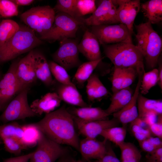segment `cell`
Listing matches in <instances>:
<instances>
[{
  "mask_svg": "<svg viewBox=\"0 0 162 162\" xmlns=\"http://www.w3.org/2000/svg\"><path fill=\"white\" fill-rule=\"evenodd\" d=\"M46 136L56 142L79 151V143L73 116L63 106L34 123Z\"/></svg>",
  "mask_w": 162,
  "mask_h": 162,
  "instance_id": "cell-1",
  "label": "cell"
},
{
  "mask_svg": "<svg viewBox=\"0 0 162 162\" xmlns=\"http://www.w3.org/2000/svg\"><path fill=\"white\" fill-rule=\"evenodd\" d=\"M135 28L137 32L135 34L136 46L148 67L155 68L162 52V38L148 21L135 25Z\"/></svg>",
  "mask_w": 162,
  "mask_h": 162,
  "instance_id": "cell-2",
  "label": "cell"
},
{
  "mask_svg": "<svg viewBox=\"0 0 162 162\" xmlns=\"http://www.w3.org/2000/svg\"><path fill=\"white\" fill-rule=\"evenodd\" d=\"M34 32L26 25L20 27L8 43L0 51V64L14 59L19 56L33 50L42 44Z\"/></svg>",
  "mask_w": 162,
  "mask_h": 162,
  "instance_id": "cell-3",
  "label": "cell"
},
{
  "mask_svg": "<svg viewBox=\"0 0 162 162\" xmlns=\"http://www.w3.org/2000/svg\"><path fill=\"white\" fill-rule=\"evenodd\" d=\"M104 53L115 68L144 67V58L136 45L120 43L102 45ZM137 71V70H136Z\"/></svg>",
  "mask_w": 162,
  "mask_h": 162,
  "instance_id": "cell-4",
  "label": "cell"
},
{
  "mask_svg": "<svg viewBox=\"0 0 162 162\" xmlns=\"http://www.w3.org/2000/svg\"><path fill=\"white\" fill-rule=\"evenodd\" d=\"M82 23L69 15L62 12L56 13L54 21L50 29L40 36L41 40L50 42H59L69 38H74Z\"/></svg>",
  "mask_w": 162,
  "mask_h": 162,
  "instance_id": "cell-5",
  "label": "cell"
},
{
  "mask_svg": "<svg viewBox=\"0 0 162 162\" xmlns=\"http://www.w3.org/2000/svg\"><path fill=\"white\" fill-rule=\"evenodd\" d=\"M56 14L53 8L49 5L38 6L22 13L20 18L26 25L40 36L50 29Z\"/></svg>",
  "mask_w": 162,
  "mask_h": 162,
  "instance_id": "cell-6",
  "label": "cell"
},
{
  "mask_svg": "<svg viewBox=\"0 0 162 162\" xmlns=\"http://www.w3.org/2000/svg\"><path fill=\"white\" fill-rule=\"evenodd\" d=\"M91 32L101 45L132 43V35L127 26L119 23L92 26Z\"/></svg>",
  "mask_w": 162,
  "mask_h": 162,
  "instance_id": "cell-7",
  "label": "cell"
},
{
  "mask_svg": "<svg viewBox=\"0 0 162 162\" xmlns=\"http://www.w3.org/2000/svg\"><path fill=\"white\" fill-rule=\"evenodd\" d=\"M28 88L21 91L10 102L0 116V121L6 123L38 116L29 104Z\"/></svg>",
  "mask_w": 162,
  "mask_h": 162,
  "instance_id": "cell-8",
  "label": "cell"
},
{
  "mask_svg": "<svg viewBox=\"0 0 162 162\" xmlns=\"http://www.w3.org/2000/svg\"><path fill=\"white\" fill-rule=\"evenodd\" d=\"M78 43L74 38L60 41L59 47L52 54L53 61L67 71L79 66L82 63L79 57Z\"/></svg>",
  "mask_w": 162,
  "mask_h": 162,
  "instance_id": "cell-9",
  "label": "cell"
},
{
  "mask_svg": "<svg viewBox=\"0 0 162 162\" xmlns=\"http://www.w3.org/2000/svg\"><path fill=\"white\" fill-rule=\"evenodd\" d=\"M29 162H56L68 153L66 148L46 136L42 133Z\"/></svg>",
  "mask_w": 162,
  "mask_h": 162,
  "instance_id": "cell-10",
  "label": "cell"
},
{
  "mask_svg": "<svg viewBox=\"0 0 162 162\" xmlns=\"http://www.w3.org/2000/svg\"><path fill=\"white\" fill-rule=\"evenodd\" d=\"M117 8L111 0L100 1L95 10L87 18H83V25L94 26L120 23L117 14Z\"/></svg>",
  "mask_w": 162,
  "mask_h": 162,
  "instance_id": "cell-11",
  "label": "cell"
},
{
  "mask_svg": "<svg viewBox=\"0 0 162 162\" xmlns=\"http://www.w3.org/2000/svg\"><path fill=\"white\" fill-rule=\"evenodd\" d=\"M73 116L76 127L80 134L86 137L95 139L106 129L118 126L120 123L116 118L111 119L84 122Z\"/></svg>",
  "mask_w": 162,
  "mask_h": 162,
  "instance_id": "cell-12",
  "label": "cell"
},
{
  "mask_svg": "<svg viewBox=\"0 0 162 162\" xmlns=\"http://www.w3.org/2000/svg\"><path fill=\"white\" fill-rule=\"evenodd\" d=\"M118 7L117 9V16L120 23L126 26L133 34V24L135 18L140 9L139 0H112Z\"/></svg>",
  "mask_w": 162,
  "mask_h": 162,
  "instance_id": "cell-13",
  "label": "cell"
},
{
  "mask_svg": "<svg viewBox=\"0 0 162 162\" xmlns=\"http://www.w3.org/2000/svg\"><path fill=\"white\" fill-rule=\"evenodd\" d=\"M34 51L29 52L20 59L16 71L18 82L23 89L28 88L37 79L34 66Z\"/></svg>",
  "mask_w": 162,
  "mask_h": 162,
  "instance_id": "cell-14",
  "label": "cell"
},
{
  "mask_svg": "<svg viewBox=\"0 0 162 162\" xmlns=\"http://www.w3.org/2000/svg\"><path fill=\"white\" fill-rule=\"evenodd\" d=\"M107 142L105 139L99 141L95 139L87 137L82 140L79 143V151L83 160L88 161L101 158L106 152Z\"/></svg>",
  "mask_w": 162,
  "mask_h": 162,
  "instance_id": "cell-15",
  "label": "cell"
},
{
  "mask_svg": "<svg viewBox=\"0 0 162 162\" xmlns=\"http://www.w3.org/2000/svg\"><path fill=\"white\" fill-rule=\"evenodd\" d=\"M99 42L96 37L91 32L86 30L80 42L78 49L88 61L97 60L101 58Z\"/></svg>",
  "mask_w": 162,
  "mask_h": 162,
  "instance_id": "cell-16",
  "label": "cell"
},
{
  "mask_svg": "<svg viewBox=\"0 0 162 162\" xmlns=\"http://www.w3.org/2000/svg\"><path fill=\"white\" fill-rule=\"evenodd\" d=\"M140 85L141 83L137 82L129 102L121 110L112 114L113 118L116 119L122 126H127L138 116L137 100L140 93Z\"/></svg>",
  "mask_w": 162,
  "mask_h": 162,
  "instance_id": "cell-17",
  "label": "cell"
},
{
  "mask_svg": "<svg viewBox=\"0 0 162 162\" xmlns=\"http://www.w3.org/2000/svg\"><path fill=\"white\" fill-rule=\"evenodd\" d=\"M62 100L55 92H49L40 99L34 100L30 105L32 110L38 115L48 114L60 106Z\"/></svg>",
  "mask_w": 162,
  "mask_h": 162,
  "instance_id": "cell-18",
  "label": "cell"
},
{
  "mask_svg": "<svg viewBox=\"0 0 162 162\" xmlns=\"http://www.w3.org/2000/svg\"><path fill=\"white\" fill-rule=\"evenodd\" d=\"M56 90L55 92L62 101L68 104L79 107L90 106L84 101L74 84H63L59 83Z\"/></svg>",
  "mask_w": 162,
  "mask_h": 162,
  "instance_id": "cell-19",
  "label": "cell"
},
{
  "mask_svg": "<svg viewBox=\"0 0 162 162\" xmlns=\"http://www.w3.org/2000/svg\"><path fill=\"white\" fill-rule=\"evenodd\" d=\"M67 110L71 115L84 122L106 120L109 116L104 110L99 107H69Z\"/></svg>",
  "mask_w": 162,
  "mask_h": 162,
  "instance_id": "cell-20",
  "label": "cell"
},
{
  "mask_svg": "<svg viewBox=\"0 0 162 162\" xmlns=\"http://www.w3.org/2000/svg\"><path fill=\"white\" fill-rule=\"evenodd\" d=\"M34 66L37 79L47 86H52L54 82L48 62L41 52L34 51Z\"/></svg>",
  "mask_w": 162,
  "mask_h": 162,
  "instance_id": "cell-21",
  "label": "cell"
},
{
  "mask_svg": "<svg viewBox=\"0 0 162 162\" xmlns=\"http://www.w3.org/2000/svg\"><path fill=\"white\" fill-rule=\"evenodd\" d=\"M138 116L142 118L149 115H162L161 100L152 99L143 96L140 93L137 100Z\"/></svg>",
  "mask_w": 162,
  "mask_h": 162,
  "instance_id": "cell-22",
  "label": "cell"
},
{
  "mask_svg": "<svg viewBox=\"0 0 162 162\" xmlns=\"http://www.w3.org/2000/svg\"><path fill=\"white\" fill-rule=\"evenodd\" d=\"M133 93V90L130 87L113 93L110 104L105 110L106 113L109 116L121 110L129 102Z\"/></svg>",
  "mask_w": 162,
  "mask_h": 162,
  "instance_id": "cell-23",
  "label": "cell"
},
{
  "mask_svg": "<svg viewBox=\"0 0 162 162\" xmlns=\"http://www.w3.org/2000/svg\"><path fill=\"white\" fill-rule=\"evenodd\" d=\"M140 9L144 16L151 24L162 20V0H150L141 4Z\"/></svg>",
  "mask_w": 162,
  "mask_h": 162,
  "instance_id": "cell-24",
  "label": "cell"
},
{
  "mask_svg": "<svg viewBox=\"0 0 162 162\" xmlns=\"http://www.w3.org/2000/svg\"><path fill=\"white\" fill-rule=\"evenodd\" d=\"M23 133L20 141L26 148L37 145L42 132L34 123L22 126Z\"/></svg>",
  "mask_w": 162,
  "mask_h": 162,
  "instance_id": "cell-25",
  "label": "cell"
},
{
  "mask_svg": "<svg viewBox=\"0 0 162 162\" xmlns=\"http://www.w3.org/2000/svg\"><path fill=\"white\" fill-rule=\"evenodd\" d=\"M20 25L14 20L4 19L0 23V51L18 30Z\"/></svg>",
  "mask_w": 162,
  "mask_h": 162,
  "instance_id": "cell-26",
  "label": "cell"
},
{
  "mask_svg": "<svg viewBox=\"0 0 162 162\" xmlns=\"http://www.w3.org/2000/svg\"><path fill=\"white\" fill-rule=\"evenodd\" d=\"M118 146L121 152V162H140L141 152L133 143L124 142Z\"/></svg>",
  "mask_w": 162,
  "mask_h": 162,
  "instance_id": "cell-27",
  "label": "cell"
},
{
  "mask_svg": "<svg viewBox=\"0 0 162 162\" xmlns=\"http://www.w3.org/2000/svg\"><path fill=\"white\" fill-rule=\"evenodd\" d=\"M104 58L96 61H88L82 63L78 67L75 74L74 78L77 82L80 85H83L89 79L94 70Z\"/></svg>",
  "mask_w": 162,
  "mask_h": 162,
  "instance_id": "cell-28",
  "label": "cell"
},
{
  "mask_svg": "<svg viewBox=\"0 0 162 162\" xmlns=\"http://www.w3.org/2000/svg\"><path fill=\"white\" fill-rule=\"evenodd\" d=\"M77 0H58L53 9L56 14H66L82 23V17L79 14L76 7Z\"/></svg>",
  "mask_w": 162,
  "mask_h": 162,
  "instance_id": "cell-29",
  "label": "cell"
},
{
  "mask_svg": "<svg viewBox=\"0 0 162 162\" xmlns=\"http://www.w3.org/2000/svg\"><path fill=\"white\" fill-rule=\"evenodd\" d=\"M127 126L114 127L104 130L100 135L104 139L111 141L118 146L124 142Z\"/></svg>",
  "mask_w": 162,
  "mask_h": 162,
  "instance_id": "cell-30",
  "label": "cell"
},
{
  "mask_svg": "<svg viewBox=\"0 0 162 162\" xmlns=\"http://www.w3.org/2000/svg\"><path fill=\"white\" fill-rule=\"evenodd\" d=\"M23 133L22 126L16 122H12L0 126V138L12 137L20 140Z\"/></svg>",
  "mask_w": 162,
  "mask_h": 162,
  "instance_id": "cell-31",
  "label": "cell"
},
{
  "mask_svg": "<svg viewBox=\"0 0 162 162\" xmlns=\"http://www.w3.org/2000/svg\"><path fill=\"white\" fill-rule=\"evenodd\" d=\"M158 69L154 68L151 71L145 72L142 79L140 88V92L142 94H147L149 90L158 83Z\"/></svg>",
  "mask_w": 162,
  "mask_h": 162,
  "instance_id": "cell-32",
  "label": "cell"
},
{
  "mask_svg": "<svg viewBox=\"0 0 162 162\" xmlns=\"http://www.w3.org/2000/svg\"><path fill=\"white\" fill-rule=\"evenodd\" d=\"M48 63L52 75L58 83L63 84H74L67 71L64 68L53 61L48 62Z\"/></svg>",
  "mask_w": 162,
  "mask_h": 162,
  "instance_id": "cell-33",
  "label": "cell"
},
{
  "mask_svg": "<svg viewBox=\"0 0 162 162\" xmlns=\"http://www.w3.org/2000/svg\"><path fill=\"white\" fill-rule=\"evenodd\" d=\"M18 6L12 0H0V15L9 17L18 15Z\"/></svg>",
  "mask_w": 162,
  "mask_h": 162,
  "instance_id": "cell-34",
  "label": "cell"
},
{
  "mask_svg": "<svg viewBox=\"0 0 162 162\" xmlns=\"http://www.w3.org/2000/svg\"><path fill=\"white\" fill-rule=\"evenodd\" d=\"M6 151L15 155H20L22 151L26 149L20 141L12 137H6L2 139Z\"/></svg>",
  "mask_w": 162,
  "mask_h": 162,
  "instance_id": "cell-35",
  "label": "cell"
},
{
  "mask_svg": "<svg viewBox=\"0 0 162 162\" xmlns=\"http://www.w3.org/2000/svg\"><path fill=\"white\" fill-rule=\"evenodd\" d=\"M139 144L142 150L147 153H150L162 147V139L152 136L139 142Z\"/></svg>",
  "mask_w": 162,
  "mask_h": 162,
  "instance_id": "cell-36",
  "label": "cell"
},
{
  "mask_svg": "<svg viewBox=\"0 0 162 162\" xmlns=\"http://www.w3.org/2000/svg\"><path fill=\"white\" fill-rule=\"evenodd\" d=\"M76 7L78 12L82 17L93 14L97 8L94 0H77Z\"/></svg>",
  "mask_w": 162,
  "mask_h": 162,
  "instance_id": "cell-37",
  "label": "cell"
},
{
  "mask_svg": "<svg viewBox=\"0 0 162 162\" xmlns=\"http://www.w3.org/2000/svg\"><path fill=\"white\" fill-rule=\"evenodd\" d=\"M130 124L131 132L138 142L152 136L149 128H145L132 122Z\"/></svg>",
  "mask_w": 162,
  "mask_h": 162,
  "instance_id": "cell-38",
  "label": "cell"
},
{
  "mask_svg": "<svg viewBox=\"0 0 162 162\" xmlns=\"http://www.w3.org/2000/svg\"><path fill=\"white\" fill-rule=\"evenodd\" d=\"M125 68H114L112 80L111 89L112 93L122 89Z\"/></svg>",
  "mask_w": 162,
  "mask_h": 162,
  "instance_id": "cell-39",
  "label": "cell"
},
{
  "mask_svg": "<svg viewBox=\"0 0 162 162\" xmlns=\"http://www.w3.org/2000/svg\"><path fill=\"white\" fill-rule=\"evenodd\" d=\"M137 76V72L135 68H125L122 89L129 87Z\"/></svg>",
  "mask_w": 162,
  "mask_h": 162,
  "instance_id": "cell-40",
  "label": "cell"
},
{
  "mask_svg": "<svg viewBox=\"0 0 162 162\" xmlns=\"http://www.w3.org/2000/svg\"><path fill=\"white\" fill-rule=\"evenodd\" d=\"M93 162H121L107 141L106 152L100 158Z\"/></svg>",
  "mask_w": 162,
  "mask_h": 162,
  "instance_id": "cell-41",
  "label": "cell"
},
{
  "mask_svg": "<svg viewBox=\"0 0 162 162\" xmlns=\"http://www.w3.org/2000/svg\"><path fill=\"white\" fill-rule=\"evenodd\" d=\"M96 75L92 74L87 81L86 92L88 99L90 101L95 100V79Z\"/></svg>",
  "mask_w": 162,
  "mask_h": 162,
  "instance_id": "cell-42",
  "label": "cell"
},
{
  "mask_svg": "<svg viewBox=\"0 0 162 162\" xmlns=\"http://www.w3.org/2000/svg\"><path fill=\"white\" fill-rule=\"evenodd\" d=\"M109 94L106 87L96 75L95 79V99H99Z\"/></svg>",
  "mask_w": 162,
  "mask_h": 162,
  "instance_id": "cell-43",
  "label": "cell"
},
{
  "mask_svg": "<svg viewBox=\"0 0 162 162\" xmlns=\"http://www.w3.org/2000/svg\"><path fill=\"white\" fill-rule=\"evenodd\" d=\"M149 129L152 135L162 139V115L158 116L157 121L150 125Z\"/></svg>",
  "mask_w": 162,
  "mask_h": 162,
  "instance_id": "cell-44",
  "label": "cell"
},
{
  "mask_svg": "<svg viewBox=\"0 0 162 162\" xmlns=\"http://www.w3.org/2000/svg\"><path fill=\"white\" fill-rule=\"evenodd\" d=\"M146 157V160L156 162H162V147L150 153H147Z\"/></svg>",
  "mask_w": 162,
  "mask_h": 162,
  "instance_id": "cell-45",
  "label": "cell"
},
{
  "mask_svg": "<svg viewBox=\"0 0 162 162\" xmlns=\"http://www.w3.org/2000/svg\"><path fill=\"white\" fill-rule=\"evenodd\" d=\"M33 154V152L15 157L6 158L3 162H28Z\"/></svg>",
  "mask_w": 162,
  "mask_h": 162,
  "instance_id": "cell-46",
  "label": "cell"
},
{
  "mask_svg": "<svg viewBox=\"0 0 162 162\" xmlns=\"http://www.w3.org/2000/svg\"><path fill=\"white\" fill-rule=\"evenodd\" d=\"M158 64H159L158 70V83L161 89H162V61H161L160 57H159Z\"/></svg>",
  "mask_w": 162,
  "mask_h": 162,
  "instance_id": "cell-47",
  "label": "cell"
},
{
  "mask_svg": "<svg viewBox=\"0 0 162 162\" xmlns=\"http://www.w3.org/2000/svg\"><path fill=\"white\" fill-rule=\"evenodd\" d=\"M18 6H28L31 5L34 2V0H12Z\"/></svg>",
  "mask_w": 162,
  "mask_h": 162,
  "instance_id": "cell-48",
  "label": "cell"
},
{
  "mask_svg": "<svg viewBox=\"0 0 162 162\" xmlns=\"http://www.w3.org/2000/svg\"><path fill=\"white\" fill-rule=\"evenodd\" d=\"M74 159L68 153L61 157L56 162H72Z\"/></svg>",
  "mask_w": 162,
  "mask_h": 162,
  "instance_id": "cell-49",
  "label": "cell"
},
{
  "mask_svg": "<svg viewBox=\"0 0 162 162\" xmlns=\"http://www.w3.org/2000/svg\"><path fill=\"white\" fill-rule=\"evenodd\" d=\"M72 162H92L90 160L88 161H86L84 160H75L74 159L72 161Z\"/></svg>",
  "mask_w": 162,
  "mask_h": 162,
  "instance_id": "cell-50",
  "label": "cell"
},
{
  "mask_svg": "<svg viewBox=\"0 0 162 162\" xmlns=\"http://www.w3.org/2000/svg\"><path fill=\"white\" fill-rule=\"evenodd\" d=\"M156 162L151 161V160H146V162Z\"/></svg>",
  "mask_w": 162,
  "mask_h": 162,
  "instance_id": "cell-51",
  "label": "cell"
},
{
  "mask_svg": "<svg viewBox=\"0 0 162 162\" xmlns=\"http://www.w3.org/2000/svg\"><path fill=\"white\" fill-rule=\"evenodd\" d=\"M1 71H0V80H1Z\"/></svg>",
  "mask_w": 162,
  "mask_h": 162,
  "instance_id": "cell-52",
  "label": "cell"
},
{
  "mask_svg": "<svg viewBox=\"0 0 162 162\" xmlns=\"http://www.w3.org/2000/svg\"><path fill=\"white\" fill-rule=\"evenodd\" d=\"M2 18V17L0 15V18Z\"/></svg>",
  "mask_w": 162,
  "mask_h": 162,
  "instance_id": "cell-53",
  "label": "cell"
},
{
  "mask_svg": "<svg viewBox=\"0 0 162 162\" xmlns=\"http://www.w3.org/2000/svg\"><path fill=\"white\" fill-rule=\"evenodd\" d=\"M0 22H1V21H0Z\"/></svg>",
  "mask_w": 162,
  "mask_h": 162,
  "instance_id": "cell-54",
  "label": "cell"
}]
</instances>
